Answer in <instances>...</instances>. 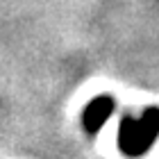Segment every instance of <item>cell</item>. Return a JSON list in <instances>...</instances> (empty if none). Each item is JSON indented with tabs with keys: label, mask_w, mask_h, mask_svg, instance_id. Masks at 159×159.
Returning a JSON list of instances; mask_svg holds the SVG:
<instances>
[{
	"label": "cell",
	"mask_w": 159,
	"mask_h": 159,
	"mask_svg": "<svg viewBox=\"0 0 159 159\" xmlns=\"http://www.w3.org/2000/svg\"><path fill=\"white\" fill-rule=\"evenodd\" d=\"M114 109H116V102H114L111 96H98L93 98L89 105L84 107L82 111V125L89 134H98L100 129L105 127V123L111 118Z\"/></svg>",
	"instance_id": "2"
},
{
	"label": "cell",
	"mask_w": 159,
	"mask_h": 159,
	"mask_svg": "<svg viewBox=\"0 0 159 159\" xmlns=\"http://www.w3.org/2000/svg\"><path fill=\"white\" fill-rule=\"evenodd\" d=\"M159 139V109L150 107L139 118L125 116L118 125V148L125 157L139 159Z\"/></svg>",
	"instance_id": "1"
}]
</instances>
